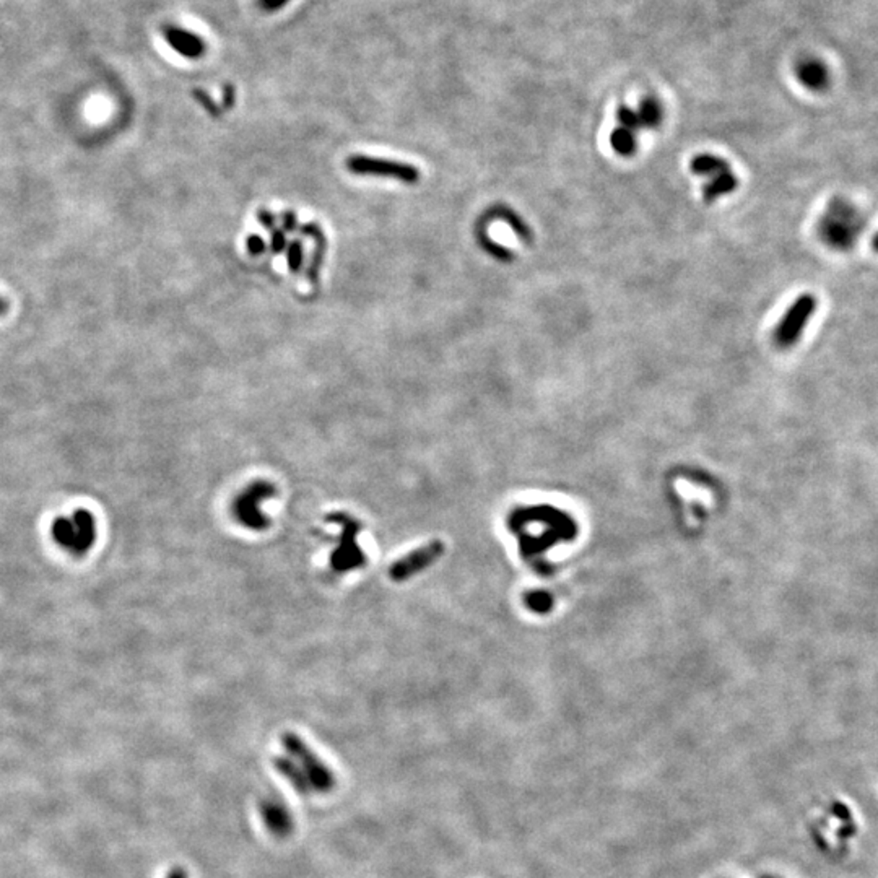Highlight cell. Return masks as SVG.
<instances>
[{"mask_svg":"<svg viewBox=\"0 0 878 878\" xmlns=\"http://www.w3.org/2000/svg\"><path fill=\"white\" fill-rule=\"evenodd\" d=\"M51 535L69 555L85 556L98 538V524L93 512L79 508L65 516L56 517L51 526Z\"/></svg>","mask_w":878,"mask_h":878,"instance_id":"1","label":"cell"},{"mask_svg":"<svg viewBox=\"0 0 878 878\" xmlns=\"http://www.w3.org/2000/svg\"><path fill=\"white\" fill-rule=\"evenodd\" d=\"M281 745H283L290 758L306 774L313 790H318L321 794L331 792L336 785V776L301 737L295 732H285L281 735Z\"/></svg>","mask_w":878,"mask_h":878,"instance_id":"2","label":"cell"},{"mask_svg":"<svg viewBox=\"0 0 878 878\" xmlns=\"http://www.w3.org/2000/svg\"><path fill=\"white\" fill-rule=\"evenodd\" d=\"M276 489L272 483L257 480L247 485L242 492L235 498L233 503V514L236 521L242 524L249 531H265L269 527V519L262 512V503L265 499L275 496Z\"/></svg>","mask_w":878,"mask_h":878,"instance_id":"3","label":"cell"},{"mask_svg":"<svg viewBox=\"0 0 878 878\" xmlns=\"http://www.w3.org/2000/svg\"><path fill=\"white\" fill-rule=\"evenodd\" d=\"M329 521L336 522L342 527V533L338 537V547L331 555V567L337 572H348L356 567H361L366 563V556L363 553L361 547L358 545L356 535L360 532V522L350 514L337 512L334 516H329Z\"/></svg>","mask_w":878,"mask_h":878,"instance_id":"4","label":"cell"},{"mask_svg":"<svg viewBox=\"0 0 878 878\" xmlns=\"http://www.w3.org/2000/svg\"><path fill=\"white\" fill-rule=\"evenodd\" d=\"M347 168L355 174H370L377 178H391L405 184H415L420 179V171L411 164L391 162L365 155H355L347 159Z\"/></svg>","mask_w":878,"mask_h":878,"instance_id":"5","label":"cell"},{"mask_svg":"<svg viewBox=\"0 0 878 878\" xmlns=\"http://www.w3.org/2000/svg\"><path fill=\"white\" fill-rule=\"evenodd\" d=\"M817 309V298L812 295H802L794 301L789 311L784 314L783 321L776 331V342L781 347H792L799 337L802 336L805 326Z\"/></svg>","mask_w":878,"mask_h":878,"instance_id":"6","label":"cell"},{"mask_svg":"<svg viewBox=\"0 0 878 878\" xmlns=\"http://www.w3.org/2000/svg\"><path fill=\"white\" fill-rule=\"evenodd\" d=\"M444 553V545L439 540H433L426 543L425 547L416 548V550L407 553L400 560H397L391 566L389 574L394 581L404 582L409 577L418 574L426 567H430L434 561L439 560V556Z\"/></svg>","mask_w":878,"mask_h":878,"instance_id":"7","label":"cell"},{"mask_svg":"<svg viewBox=\"0 0 878 878\" xmlns=\"http://www.w3.org/2000/svg\"><path fill=\"white\" fill-rule=\"evenodd\" d=\"M259 813H260L262 822H264V826L269 829V833L274 834V836L286 838V836H290L291 831H293V828H295L293 817H291L290 810L285 807V803L281 802V800L275 797H267L264 800H260Z\"/></svg>","mask_w":878,"mask_h":878,"instance_id":"8","label":"cell"},{"mask_svg":"<svg viewBox=\"0 0 878 878\" xmlns=\"http://www.w3.org/2000/svg\"><path fill=\"white\" fill-rule=\"evenodd\" d=\"M169 45L173 49H176L179 54L189 57V59H197L205 52V42L198 35L192 31L182 30V28H171L168 31Z\"/></svg>","mask_w":878,"mask_h":878,"instance_id":"9","label":"cell"},{"mask_svg":"<svg viewBox=\"0 0 878 878\" xmlns=\"http://www.w3.org/2000/svg\"><path fill=\"white\" fill-rule=\"evenodd\" d=\"M272 765L276 769V773L288 781V783L293 785V789L299 792L301 795H309L313 792L311 784L306 778V774L303 773V769L295 763L290 756H274L272 758Z\"/></svg>","mask_w":878,"mask_h":878,"instance_id":"10","label":"cell"},{"mask_svg":"<svg viewBox=\"0 0 878 878\" xmlns=\"http://www.w3.org/2000/svg\"><path fill=\"white\" fill-rule=\"evenodd\" d=\"M737 186H739V179H737L735 174H732L730 171L721 173L712 178L711 182L706 184L705 189H703V198H705L706 203H712L719 197L726 196V194L734 192Z\"/></svg>","mask_w":878,"mask_h":878,"instance_id":"11","label":"cell"},{"mask_svg":"<svg viewBox=\"0 0 878 878\" xmlns=\"http://www.w3.org/2000/svg\"><path fill=\"white\" fill-rule=\"evenodd\" d=\"M690 169L698 176H717V174L729 171V163L714 155H700L691 159Z\"/></svg>","mask_w":878,"mask_h":878,"instance_id":"12","label":"cell"},{"mask_svg":"<svg viewBox=\"0 0 878 878\" xmlns=\"http://www.w3.org/2000/svg\"><path fill=\"white\" fill-rule=\"evenodd\" d=\"M610 145L622 157H632L636 152V137H634V132H632V130L618 127L610 135Z\"/></svg>","mask_w":878,"mask_h":878,"instance_id":"13","label":"cell"},{"mask_svg":"<svg viewBox=\"0 0 878 878\" xmlns=\"http://www.w3.org/2000/svg\"><path fill=\"white\" fill-rule=\"evenodd\" d=\"M799 77L805 84V86L815 90L822 88L824 81H826V72H824L823 65L818 64V62H807V64H803L799 70Z\"/></svg>","mask_w":878,"mask_h":878,"instance_id":"14","label":"cell"},{"mask_svg":"<svg viewBox=\"0 0 878 878\" xmlns=\"http://www.w3.org/2000/svg\"><path fill=\"white\" fill-rule=\"evenodd\" d=\"M638 116L639 120H641V127L643 125L644 127H656L662 119V109L656 100L648 98L639 106Z\"/></svg>","mask_w":878,"mask_h":878,"instance_id":"15","label":"cell"},{"mask_svg":"<svg viewBox=\"0 0 878 878\" xmlns=\"http://www.w3.org/2000/svg\"><path fill=\"white\" fill-rule=\"evenodd\" d=\"M494 213H496V215H494V217L501 218V220L506 221L508 225L517 233V236L521 237V240H524L526 242L532 240V233H531V230H528V226L521 220V218L516 215V213H512L511 210H508V208H496V210H494Z\"/></svg>","mask_w":878,"mask_h":878,"instance_id":"16","label":"cell"},{"mask_svg":"<svg viewBox=\"0 0 878 878\" xmlns=\"http://www.w3.org/2000/svg\"><path fill=\"white\" fill-rule=\"evenodd\" d=\"M617 118L620 120V124H622V127L632 130V132L641 127V120H639L638 111L628 108V106H622V108L618 109Z\"/></svg>","mask_w":878,"mask_h":878,"instance_id":"17","label":"cell"},{"mask_svg":"<svg viewBox=\"0 0 878 878\" xmlns=\"http://www.w3.org/2000/svg\"><path fill=\"white\" fill-rule=\"evenodd\" d=\"M482 246L485 249L488 251V254H492L496 257L499 260H511L512 259V252L503 247L501 244H496V242L489 240V237H482Z\"/></svg>","mask_w":878,"mask_h":878,"instance_id":"18","label":"cell"},{"mask_svg":"<svg viewBox=\"0 0 878 878\" xmlns=\"http://www.w3.org/2000/svg\"><path fill=\"white\" fill-rule=\"evenodd\" d=\"M288 265L291 272H298L303 265V247L301 242L295 241L288 247Z\"/></svg>","mask_w":878,"mask_h":878,"instance_id":"19","label":"cell"},{"mask_svg":"<svg viewBox=\"0 0 878 878\" xmlns=\"http://www.w3.org/2000/svg\"><path fill=\"white\" fill-rule=\"evenodd\" d=\"M247 249H249L251 254L259 256L265 251V241L257 235L249 236V240H247Z\"/></svg>","mask_w":878,"mask_h":878,"instance_id":"20","label":"cell"},{"mask_svg":"<svg viewBox=\"0 0 878 878\" xmlns=\"http://www.w3.org/2000/svg\"><path fill=\"white\" fill-rule=\"evenodd\" d=\"M288 2L290 0H257V3L264 12H276L283 8Z\"/></svg>","mask_w":878,"mask_h":878,"instance_id":"21","label":"cell"},{"mask_svg":"<svg viewBox=\"0 0 878 878\" xmlns=\"http://www.w3.org/2000/svg\"><path fill=\"white\" fill-rule=\"evenodd\" d=\"M285 246H286V240H285L283 233H281L280 230L272 233V251L280 252L285 249Z\"/></svg>","mask_w":878,"mask_h":878,"instance_id":"22","label":"cell"},{"mask_svg":"<svg viewBox=\"0 0 878 878\" xmlns=\"http://www.w3.org/2000/svg\"><path fill=\"white\" fill-rule=\"evenodd\" d=\"M259 221H260L262 225H264L265 228H269V230H272V228H274L275 218H274V215H272L270 212H264V210H262V212H259Z\"/></svg>","mask_w":878,"mask_h":878,"instance_id":"23","label":"cell"},{"mask_svg":"<svg viewBox=\"0 0 878 878\" xmlns=\"http://www.w3.org/2000/svg\"><path fill=\"white\" fill-rule=\"evenodd\" d=\"M283 226L286 231L295 230V226H297V217H295V213H291V212L286 213L283 218Z\"/></svg>","mask_w":878,"mask_h":878,"instance_id":"24","label":"cell"},{"mask_svg":"<svg viewBox=\"0 0 878 878\" xmlns=\"http://www.w3.org/2000/svg\"><path fill=\"white\" fill-rule=\"evenodd\" d=\"M168 878H187V873H186V870H184V868L176 867V868H173L171 872H169Z\"/></svg>","mask_w":878,"mask_h":878,"instance_id":"25","label":"cell"},{"mask_svg":"<svg viewBox=\"0 0 878 878\" xmlns=\"http://www.w3.org/2000/svg\"><path fill=\"white\" fill-rule=\"evenodd\" d=\"M3 311H6V304H3L2 299H0V314H2Z\"/></svg>","mask_w":878,"mask_h":878,"instance_id":"26","label":"cell"},{"mask_svg":"<svg viewBox=\"0 0 878 878\" xmlns=\"http://www.w3.org/2000/svg\"><path fill=\"white\" fill-rule=\"evenodd\" d=\"M763 878H776V877H763Z\"/></svg>","mask_w":878,"mask_h":878,"instance_id":"27","label":"cell"}]
</instances>
